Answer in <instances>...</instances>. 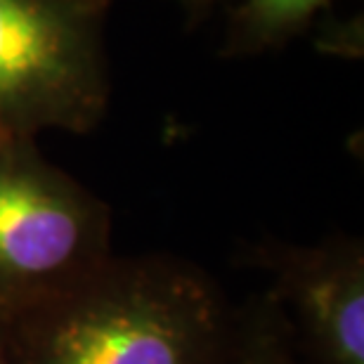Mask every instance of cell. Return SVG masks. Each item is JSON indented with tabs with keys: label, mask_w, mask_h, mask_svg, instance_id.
Instances as JSON below:
<instances>
[{
	"label": "cell",
	"mask_w": 364,
	"mask_h": 364,
	"mask_svg": "<svg viewBox=\"0 0 364 364\" xmlns=\"http://www.w3.org/2000/svg\"><path fill=\"white\" fill-rule=\"evenodd\" d=\"M274 312L310 364H364V249L358 239L263 246Z\"/></svg>",
	"instance_id": "cell-4"
},
{
	"label": "cell",
	"mask_w": 364,
	"mask_h": 364,
	"mask_svg": "<svg viewBox=\"0 0 364 364\" xmlns=\"http://www.w3.org/2000/svg\"><path fill=\"white\" fill-rule=\"evenodd\" d=\"M237 317L199 267L109 258L74 287L5 317L7 364H220Z\"/></svg>",
	"instance_id": "cell-1"
},
{
	"label": "cell",
	"mask_w": 364,
	"mask_h": 364,
	"mask_svg": "<svg viewBox=\"0 0 364 364\" xmlns=\"http://www.w3.org/2000/svg\"><path fill=\"white\" fill-rule=\"evenodd\" d=\"M109 258L105 203L33 142L0 144V317L62 294Z\"/></svg>",
	"instance_id": "cell-3"
},
{
	"label": "cell",
	"mask_w": 364,
	"mask_h": 364,
	"mask_svg": "<svg viewBox=\"0 0 364 364\" xmlns=\"http://www.w3.org/2000/svg\"><path fill=\"white\" fill-rule=\"evenodd\" d=\"M0 364H7V350H5V319L0 317Z\"/></svg>",
	"instance_id": "cell-7"
},
{
	"label": "cell",
	"mask_w": 364,
	"mask_h": 364,
	"mask_svg": "<svg viewBox=\"0 0 364 364\" xmlns=\"http://www.w3.org/2000/svg\"><path fill=\"white\" fill-rule=\"evenodd\" d=\"M220 364H298L289 333L272 305L256 310L246 322L237 319L232 343Z\"/></svg>",
	"instance_id": "cell-5"
},
{
	"label": "cell",
	"mask_w": 364,
	"mask_h": 364,
	"mask_svg": "<svg viewBox=\"0 0 364 364\" xmlns=\"http://www.w3.org/2000/svg\"><path fill=\"white\" fill-rule=\"evenodd\" d=\"M107 0H0V144L88 133L107 112Z\"/></svg>",
	"instance_id": "cell-2"
},
{
	"label": "cell",
	"mask_w": 364,
	"mask_h": 364,
	"mask_svg": "<svg viewBox=\"0 0 364 364\" xmlns=\"http://www.w3.org/2000/svg\"><path fill=\"white\" fill-rule=\"evenodd\" d=\"M326 0H246L244 19L256 36H277L303 24Z\"/></svg>",
	"instance_id": "cell-6"
}]
</instances>
